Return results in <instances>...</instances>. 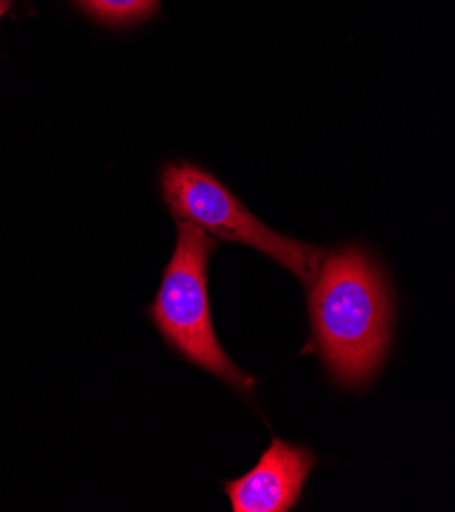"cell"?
Segmentation results:
<instances>
[{
	"instance_id": "7a4b0ae2",
	"label": "cell",
	"mask_w": 455,
	"mask_h": 512,
	"mask_svg": "<svg viewBox=\"0 0 455 512\" xmlns=\"http://www.w3.org/2000/svg\"><path fill=\"white\" fill-rule=\"evenodd\" d=\"M176 227V249L149 306V317L164 341L188 364L213 374L239 394L251 396L256 380L231 362L213 325L207 284L217 241L192 223L176 221Z\"/></svg>"
},
{
	"instance_id": "277c9868",
	"label": "cell",
	"mask_w": 455,
	"mask_h": 512,
	"mask_svg": "<svg viewBox=\"0 0 455 512\" xmlns=\"http://www.w3.org/2000/svg\"><path fill=\"white\" fill-rule=\"evenodd\" d=\"M317 466L309 447L274 437L247 474L223 484L233 512H288Z\"/></svg>"
},
{
	"instance_id": "3957f363",
	"label": "cell",
	"mask_w": 455,
	"mask_h": 512,
	"mask_svg": "<svg viewBox=\"0 0 455 512\" xmlns=\"http://www.w3.org/2000/svg\"><path fill=\"white\" fill-rule=\"evenodd\" d=\"M162 194L176 221L268 255L305 286L315 280L325 249L284 237L264 225L211 172L190 162H172L162 170Z\"/></svg>"
},
{
	"instance_id": "6da1fadb",
	"label": "cell",
	"mask_w": 455,
	"mask_h": 512,
	"mask_svg": "<svg viewBox=\"0 0 455 512\" xmlns=\"http://www.w3.org/2000/svg\"><path fill=\"white\" fill-rule=\"evenodd\" d=\"M315 347L339 388L368 386L388 355L394 300L388 278L372 253L343 245L325 258L309 284Z\"/></svg>"
},
{
	"instance_id": "5b68a950",
	"label": "cell",
	"mask_w": 455,
	"mask_h": 512,
	"mask_svg": "<svg viewBox=\"0 0 455 512\" xmlns=\"http://www.w3.org/2000/svg\"><path fill=\"white\" fill-rule=\"evenodd\" d=\"M76 3L96 21L123 27L149 19L158 11L160 0H76Z\"/></svg>"
},
{
	"instance_id": "8992f818",
	"label": "cell",
	"mask_w": 455,
	"mask_h": 512,
	"mask_svg": "<svg viewBox=\"0 0 455 512\" xmlns=\"http://www.w3.org/2000/svg\"><path fill=\"white\" fill-rule=\"evenodd\" d=\"M9 5H11V0H0V19H3L5 11L9 9Z\"/></svg>"
}]
</instances>
